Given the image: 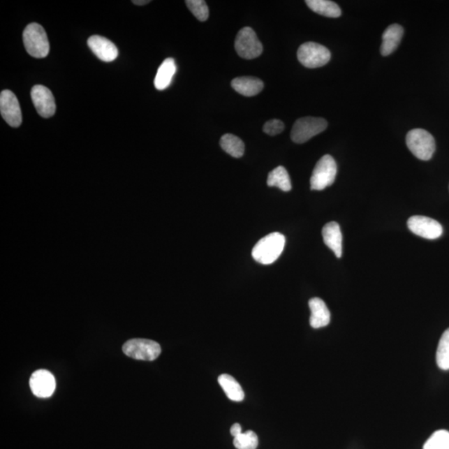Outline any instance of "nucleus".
<instances>
[{
    "label": "nucleus",
    "mask_w": 449,
    "mask_h": 449,
    "mask_svg": "<svg viewBox=\"0 0 449 449\" xmlns=\"http://www.w3.org/2000/svg\"><path fill=\"white\" fill-rule=\"evenodd\" d=\"M88 45L91 52L103 62H112L119 56V50L115 43L106 38L99 36H91Z\"/></svg>",
    "instance_id": "nucleus-13"
},
{
    "label": "nucleus",
    "mask_w": 449,
    "mask_h": 449,
    "mask_svg": "<svg viewBox=\"0 0 449 449\" xmlns=\"http://www.w3.org/2000/svg\"><path fill=\"white\" fill-rule=\"evenodd\" d=\"M176 72L175 61L171 58L165 59L156 73L154 80L155 88L160 91L168 89Z\"/></svg>",
    "instance_id": "nucleus-18"
},
{
    "label": "nucleus",
    "mask_w": 449,
    "mask_h": 449,
    "mask_svg": "<svg viewBox=\"0 0 449 449\" xmlns=\"http://www.w3.org/2000/svg\"><path fill=\"white\" fill-rule=\"evenodd\" d=\"M286 237L281 233H273L260 239L253 248V259L263 265L274 263L284 251Z\"/></svg>",
    "instance_id": "nucleus-1"
},
{
    "label": "nucleus",
    "mask_w": 449,
    "mask_h": 449,
    "mask_svg": "<svg viewBox=\"0 0 449 449\" xmlns=\"http://www.w3.org/2000/svg\"><path fill=\"white\" fill-rule=\"evenodd\" d=\"M186 6L198 20L204 22L208 19L209 8L203 0H186Z\"/></svg>",
    "instance_id": "nucleus-26"
},
{
    "label": "nucleus",
    "mask_w": 449,
    "mask_h": 449,
    "mask_svg": "<svg viewBox=\"0 0 449 449\" xmlns=\"http://www.w3.org/2000/svg\"><path fill=\"white\" fill-rule=\"evenodd\" d=\"M328 123L321 117H304L295 122L290 138L295 143H304L316 135L324 132Z\"/></svg>",
    "instance_id": "nucleus-4"
},
{
    "label": "nucleus",
    "mask_w": 449,
    "mask_h": 449,
    "mask_svg": "<svg viewBox=\"0 0 449 449\" xmlns=\"http://www.w3.org/2000/svg\"><path fill=\"white\" fill-rule=\"evenodd\" d=\"M218 382L229 399L235 401V402H242L245 398V393H244L241 385L232 376L226 374H221L218 378Z\"/></svg>",
    "instance_id": "nucleus-19"
},
{
    "label": "nucleus",
    "mask_w": 449,
    "mask_h": 449,
    "mask_svg": "<svg viewBox=\"0 0 449 449\" xmlns=\"http://www.w3.org/2000/svg\"><path fill=\"white\" fill-rule=\"evenodd\" d=\"M297 58L303 66L316 68L323 67L328 64L331 54L326 47L320 43L307 42L299 47Z\"/></svg>",
    "instance_id": "nucleus-7"
},
{
    "label": "nucleus",
    "mask_w": 449,
    "mask_h": 449,
    "mask_svg": "<svg viewBox=\"0 0 449 449\" xmlns=\"http://www.w3.org/2000/svg\"><path fill=\"white\" fill-rule=\"evenodd\" d=\"M235 49L238 55L245 59H254L263 52V43L250 27L240 30L235 38Z\"/></svg>",
    "instance_id": "nucleus-8"
},
{
    "label": "nucleus",
    "mask_w": 449,
    "mask_h": 449,
    "mask_svg": "<svg viewBox=\"0 0 449 449\" xmlns=\"http://www.w3.org/2000/svg\"><path fill=\"white\" fill-rule=\"evenodd\" d=\"M242 433V426L239 424H235L233 425L232 428H230V434H232L234 438L237 437V436Z\"/></svg>",
    "instance_id": "nucleus-28"
},
{
    "label": "nucleus",
    "mask_w": 449,
    "mask_h": 449,
    "mask_svg": "<svg viewBox=\"0 0 449 449\" xmlns=\"http://www.w3.org/2000/svg\"><path fill=\"white\" fill-rule=\"evenodd\" d=\"M408 228L413 234L422 238L434 240L441 237V224L428 216H413L408 220Z\"/></svg>",
    "instance_id": "nucleus-9"
},
{
    "label": "nucleus",
    "mask_w": 449,
    "mask_h": 449,
    "mask_svg": "<svg viewBox=\"0 0 449 449\" xmlns=\"http://www.w3.org/2000/svg\"><path fill=\"white\" fill-rule=\"evenodd\" d=\"M269 186H276L283 191H290L292 189L289 173L282 165L274 168L270 172L267 178Z\"/></svg>",
    "instance_id": "nucleus-22"
},
{
    "label": "nucleus",
    "mask_w": 449,
    "mask_h": 449,
    "mask_svg": "<svg viewBox=\"0 0 449 449\" xmlns=\"http://www.w3.org/2000/svg\"><path fill=\"white\" fill-rule=\"evenodd\" d=\"M284 129V124L279 119L270 120L263 126L264 133L270 135V136H276V135L282 133Z\"/></svg>",
    "instance_id": "nucleus-27"
},
{
    "label": "nucleus",
    "mask_w": 449,
    "mask_h": 449,
    "mask_svg": "<svg viewBox=\"0 0 449 449\" xmlns=\"http://www.w3.org/2000/svg\"><path fill=\"white\" fill-rule=\"evenodd\" d=\"M406 143L409 151L418 159L428 161L434 154V138L425 129L416 128L408 132Z\"/></svg>",
    "instance_id": "nucleus-3"
},
{
    "label": "nucleus",
    "mask_w": 449,
    "mask_h": 449,
    "mask_svg": "<svg viewBox=\"0 0 449 449\" xmlns=\"http://www.w3.org/2000/svg\"><path fill=\"white\" fill-rule=\"evenodd\" d=\"M436 360L439 367L443 370L449 369V329L444 331L439 343Z\"/></svg>",
    "instance_id": "nucleus-23"
},
{
    "label": "nucleus",
    "mask_w": 449,
    "mask_h": 449,
    "mask_svg": "<svg viewBox=\"0 0 449 449\" xmlns=\"http://www.w3.org/2000/svg\"><path fill=\"white\" fill-rule=\"evenodd\" d=\"M0 112L3 119L13 128H18L21 125L22 112L19 100L10 90H3L0 94Z\"/></svg>",
    "instance_id": "nucleus-10"
},
{
    "label": "nucleus",
    "mask_w": 449,
    "mask_h": 449,
    "mask_svg": "<svg viewBox=\"0 0 449 449\" xmlns=\"http://www.w3.org/2000/svg\"><path fill=\"white\" fill-rule=\"evenodd\" d=\"M29 385L34 395L45 399L54 394L56 382L53 374L50 371L39 369L30 377Z\"/></svg>",
    "instance_id": "nucleus-12"
},
{
    "label": "nucleus",
    "mask_w": 449,
    "mask_h": 449,
    "mask_svg": "<svg viewBox=\"0 0 449 449\" xmlns=\"http://www.w3.org/2000/svg\"><path fill=\"white\" fill-rule=\"evenodd\" d=\"M307 6L318 15L328 17V18H338L341 15V8L337 3L329 0H307Z\"/></svg>",
    "instance_id": "nucleus-20"
},
{
    "label": "nucleus",
    "mask_w": 449,
    "mask_h": 449,
    "mask_svg": "<svg viewBox=\"0 0 449 449\" xmlns=\"http://www.w3.org/2000/svg\"><path fill=\"white\" fill-rule=\"evenodd\" d=\"M220 145L226 154L235 159L242 158L245 152V144L241 138L233 134H225L221 137Z\"/></svg>",
    "instance_id": "nucleus-21"
},
{
    "label": "nucleus",
    "mask_w": 449,
    "mask_h": 449,
    "mask_svg": "<svg viewBox=\"0 0 449 449\" xmlns=\"http://www.w3.org/2000/svg\"><path fill=\"white\" fill-rule=\"evenodd\" d=\"M31 98L38 115L45 119L54 115L56 104L52 91L43 85L34 86L31 91Z\"/></svg>",
    "instance_id": "nucleus-11"
},
{
    "label": "nucleus",
    "mask_w": 449,
    "mask_h": 449,
    "mask_svg": "<svg viewBox=\"0 0 449 449\" xmlns=\"http://www.w3.org/2000/svg\"><path fill=\"white\" fill-rule=\"evenodd\" d=\"M123 351L134 360L154 361L159 358L162 348L159 343L151 339H133L124 344Z\"/></svg>",
    "instance_id": "nucleus-6"
},
{
    "label": "nucleus",
    "mask_w": 449,
    "mask_h": 449,
    "mask_svg": "<svg viewBox=\"0 0 449 449\" xmlns=\"http://www.w3.org/2000/svg\"><path fill=\"white\" fill-rule=\"evenodd\" d=\"M26 50L34 58L43 59L50 53V42L45 29L36 23L29 24L23 34Z\"/></svg>",
    "instance_id": "nucleus-2"
},
{
    "label": "nucleus",
    "mask_w": 449,
    "mask_h": 449,
    "mask_svg": "<svg viewBox=\"0 0 449 449\" xmlns=\"http://www.w3.org/2000/svg\"><path fill=\"white\" fill-rule=\"evenodd\" d=\"M337 174V164L330 155H325L316 165L311 177V189L322 191L333 184Z\"/></svg>",
    "instance_id": "nucleus-5"
},
{
    "label": "nucleus",
    "mask_w": 449,
    "mask_h": 449,
    "mask_svg": "<svg viewBox=\"0 0 449 449\" xmlns=\"http://www.w3.org/2000/svg\"><path fill=\"white\" fill-rule=\"evenodd\" d=\"M322 235L325 245L333 251L337 258L342 256V233L341 228L337 222L332 221L327 223L323 230Z\"/></svg>",
    "instance_id": "nucleus-15"
},
{
    "label": "nucleus",
    "mask_w": 449,
    "mask_h": 449,
    "mask_svg": "<svg viewBox=\"0 0 449 449\" xmlns=\"http://www.w3.org/2000/svg\"><path fill=\"white\" fill-rule=\"evenodd\" d=\"M309 307L311 311L309 323L312 328H323L330 324V312L324 300L317 297L312 298L309 300Z\"/></svg>",
    "instance_id": "nucleus-14"
},
{
    "label": "nucleus",
    "mask_w": 449,
    "mask_h": 449,
    "mask_svg": "<svg viewBox=\"0 0 449 449\" xmlns=\"http://www.w3.org/2000/svg\"><path fill=\"white\" fill-rule=\"evenodd\" d=\"M404 36V29L399 24H392L385 29L383 34V43L381 52L383 56H388L394 53L399 47L401 39Z\"/></svg>",
    "instance_id": "nucleus-16"
},
{
    "label": "nucleus",
    "mask_w": 449,
    "mask_h": 449,
    "mask_svg": "<svg viewBox=\"0 0 449 449\" xmlns=\"http://www.w3.org/2000/svg\"><path fill=\"white\" fill-rule=\"evenodd\" d=\"M233 443L237 449H256L259 441L255 432L249 430L234 438Z\"/></svg>",
    "instance_id": "nucleus-25"
},
{
    "label": "nucleus",
    "mask_w": 449,
    "mask_h": 449,
    "mask_svg": "<svg viewBox=\"0 0 449 449\" xmlns=\"http://www.w3.org/2000/svg\"><path fill=\"white\" fill-rule=\"evenodd\" d=\"M424 449H449V432L436 431L425 443Z\"/></svg>",
    "instance_id": "nucleus-24"
},
{
    "label": "nucleus",
    "mask_w": 449,
    "mask_h": 449,
    "mask_svg": "<svg viewBox=\"0 0 449 449\" xmlns=\"http://www.w3.org/2000/svg\"><path fill=\"white\" fill-rule=\"evenodd\" d=\"M136 6H146V4L149 3L151 1L149 0H133L132 1Z\"/></svg>",
    "instance_id": "nucleus-29"
},
{
    "label": "nucleus",
    "mask_w": 449,
    "mask_h": 449,
    "mask_svg": "<svg viewBox=\"0 0 449 449\" xmlns=\"http://www.w3.org/2000/svg\"><path fill=\"white\" fill-rule=\"evenodd\" d=\"M232 87L245 97H253L264 89V82L255 77H240L232 81Z\"/></svg>",
    "instance_id": "nucleus-17"
}]
</instances>
